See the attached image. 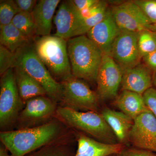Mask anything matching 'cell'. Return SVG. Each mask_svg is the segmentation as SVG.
Segmentation results:
<instances>
[{
    "label": "cell",
    "mask_w": 156,
    "mask_h": 156,
    "mask_svg": "<svg viewBox=\"0 0 156 156\" xmlns=\"http://www.w3.org/2000/svg\"><path fill=\"white\" fill-rule=\"evenodd\" d=\"M68 128L56 117L37 127L1 131L0 140L11 156H26L47 146L69 142Z\"/></svg>",
    "instance_id": "1"
},
{
    "label": "cell",
    "mask_w": 156,
    "mask_h": 156,
    "mask_svg": "<svg viewBox=\"0 0 156 156\" xmlns=\"http://www.w3.org/2000/svg\"><path fill=\"white\" fill-rule=\"evenodd\" d=\"M67 51L73 76L96 82L103 53L92 40L85 35L67 40Z\"/></svg>",
    "instance_id": "2"
},
{
    "label": "cell",
    "mask_w": 156,
    "mask_h": 156,
    "mask_svg": "<svg viewBox=\"0 0 156 156\" xmlns=\"http://www.w3.org/2000/svg\"><path fill=\"white\" fill-rule=\"evenodd\" d=\"M33 41L37 55L55 80L61 83L73 76L67 40L50 35L36 37Z\"/></svg>",
    "instance_id": "3"
},
{
    "label": "cell",
    "mask_w": 156,
    "mask_h": 156,
    "mask_svg": "<svg viewBox=\"0 0 156 156\" xmlns=\"http://www.w3.org/2000/svg\"><path fill=\"white\" fill-rule=\"evenodd\" d=\"M56 117L67 127L89 134L98 141L110 144L119 143L102 115L97 112L77 111L59 106Z\"/></svg>",
    "instance_id": "4"
},
{
    "label": "cell",
    "mask_w": 156,
    "mask_h": 156,
    "mask_svg": "<svg viewBox=\"0 0 156 156\" xmlns=\"http://www.w3.org/2000/svg\"><path fill=\"white\" fill-rule=\"evenodd\" d=\"M14 54L17 65L22 67L41 85L48 97L57 104L60 103L62 98L61 84L53 78L37 55L33 41L19 48Z\"/></svg>",
    "instance_id": "5"
},
{
    "label": "cell",
    "mask_w": 156,
    "mask_h": 156,
    "mask_svg": "<svg viewBox=\"0 0 156 156\" xmlns=\"http://www.w3.org/2000/svg\"><path fill=\"white\" fill-rule=\"evenodd\" d=\"M0 80V128L1 131H10L15 126L25 104L20 95L14 69L1 76Z\"/></svg>",
    "instance_id": "6"
},
{
    "label": "cell",
    "mask_w": 156,
    "mask_h": 156,
    "mask_svg": "<svg viewBox=\"0 0 156 156\" xmlns=\"http://www.w3.org/2000/svg\"><path fill=\"white\" fill-rule=\"evenodd\" d=\"M60 83L62 89L60 106L77 111L98 112L99 98L87 83L73 76Z\"/></svg>",
    "instance_id": "7"
},
{
    "label": "cell",
    "mask_w": 156,
    "mask_h": 156,
    "mask_svg": "<svg viewBox=\"0 0 156 156\" xmlns=\"http://www.w3.org/2000/svg\"><path fill=\"white\" fill-rule=\"evenodd\" d=\"M57 105L47 96L27 100L17 119V129L35 127L51 121L56 117Z\"/></svg>",
    "instance_id": "8"
},
{
    "label": "cell",
    "mask_w": 156,
    "mask_h": 156,
    "mask_svg": "<svg viewBox=\"0 0 156 156\" xmlns=\"http://www.w3.org/2000/svg\"><path fill=\"white\" fill-rule=\"evenodd\" d=\"M139 33L120 30L113 45L110 56L123 71L140 64L138 46Z\"/></svg>",
    "instance_id": "9"
},
{
    "label": "cell",
    "mask_w": 156,
    "mask_h": 156,
    "mask_svg": "<svg viewBox=\"0 0 156 156\" xmlns=\"http://www.w3.org/2000/svg\"><path fill=\"white\" fill-rule=\"evenodd\" d=\"M123 74L122 69L112 57L104 54L96 80L99 99L106 101L117 97Z\"/></svg>",
    "instance_id": "10"
},
{
    "label": "cell",
    "mask_w": 156,
    "mask_h": 156,
    "mask_svg": "<svg viewBox=\"0 0 156 156\" xmlns=\"http://www.w3.org/2000/svg\"><path fill=\"white\" fill-rule=\"evenodd\" d=\"M112 13L121 30L139 33L151 30L153 24L134 1L123 2L113 6Z\"/></svg>",
    "instance_id": "11"
},
{
    "label": "cell",
    "mask_w": 156,
    "mask_h": 156,
    "mask_svg": "<svg viewBox=\"0 0 156 156\" xmlns=\"http://www.w3.org/2000/svg\"><path fill=\"white\" fill-rule=\"evenodd\" d=\"M129 141L136 148L156 154V118L150 111L134 119Z\"/></svg>",
    "instance_id": "12"
},
{
    "label": "cell",
    "mask_w": 156,
    "mask_h": 156,
    "mask_svg": "<svg viewBox=\"0 0 156 156\" xmlns=\"http://www.w3.org/2000/svg\"><path fill=\"white\" fill-rule=\"evenodd\" d=\"M83 17L71 1H64L59 5L54 18L56 27L54 35L66 40L76 37L83 22Z\"/></svg>",
    "instance_id": "13"
},
{
    "label": "cell",
    "mask_w": 156,
    "mask_h": 156,
    "mask_svg": "<svg viewBox=\"0 0 156 156\" xmlns=\"http://www.w3.org/2000/svg\"><path fill=\"white\" fill-rule=\"evenodd\" d=\"M120 30L111 9L108 8L102 21L91 29L87 33V36L97 45L103 54L110 56L113 45Z\"/></svg>",
    "instance_id": "14"
},
{
    "label": "cell",
    "mask_w": 156,
    "mask_h": 156,
    "mask_svg": "<svg viewBox=\"0 0 156 156\" xmlns=\"http://www.w3.org/2000/svg\"><path fill=\"white\" fill-rule=\"evenodd\" d=\"M152 72L145 64L140 63L124 71L121 83L122 90L143 95L153 85L154 76Z\"/></svg>",
    "instance_id": "15"
},
{
    "label": "cell",
    "mask_w": 156,
    "mask_h": 156,
    "mask_svg": "<svg viewBox=\"0 0 156 156\" xmlns=\"http://www.w3.org/2000/svg\"><path fill=\"white\" fill-rule=\"evenodd\" d=\"M78 147L74 156H108L121 154L125 149L121 144H110L80 134L77 136Z\"/></svg>",
    "instance_id": "16"
},
{
    "label": "cell",
    "mask_w": 156,
    "mask_h": 156,
    "mask_svg": "<svg viewBox=\"0 0 156 156\" xmlns=\"http://www.w3.org/2000/svg\"><path fill=\"white\" fill-rule=\"evenodd\" d=\"M60 2V0H41L37 2L31 13L37 36L50 35L54 14Z\"/></svg>",
    "instance_id": "17"
},
{
    "label": "cell",
    "mask_w": 156,
    "mask_h": 156,
    "mask_svg": "<svg viewBox=\"0 0 156 156\" xmlns=\"http://www.w3.org/2000/svg\"><path fill=\"white\" fill-rule=\"evenodd\" d=\"M101 115L112 129L119 143L124 145L129 141L134 120L122 112L105 108Z\"/></svg>",
    "instance_id": "18"
},
{
    "label": "cell",
    "mask_w": 156,
    "mask_h": 156,
    "mask_svg": "<svg viewBox=\"0 0 156 156\" xmlns=\"http://www.w3.org/2000/svg\"><path fill=\"white\" fill-rule=\"evenodd\" d=\"M14 69L17 89L24 104L27 100L33 98L47 96L46 91L41 85L22 67L17 65Z\"/></svg>",
    "instance_id": "19"
},
{
    "label": "cell",
    "mask_w": 156,
    "mask_h": 156,
    "mask_svg": "<svg viewBox=\"0 0 156 156\" xmlns=\"http://www.w3.org/2000/svg\"><path fill=\"white\" fill-rule=\"evenodd\" d=\"M115 104L121 112L133 120L150 111L146 105L143 95L127 90H122L116 97Z\"/></svg>",
    "instance_id": "20"
},
{
    "label": "cell",
    "mask_w": 156,
    "mask_h": 156,
    "mask_svg": "<svg viewBox=\"0 0 156 156\" xmlns=\"http://www.w3.org/2000/svg\"><path fill=\"white\" fill-rule=\"evenodd\" d=\"M32 41L23 35L12 23L0 28V45L12 53H15L19 48Z\"/></svg>",
    "instance_id": "21"
},
{
    "label": "cell",
    "mask_w": 156,
    "mask_h": 156,
    "mask_svg": "<svg viewBox=\"0 0 156 156\" xmlns=\"http://www.w3.org/2000/svg\"><path fill=\"white\" fill-rule=\"evenodd\" d=\"M13 25L30 40L37 37L35 25L31 13L20 11L12 20Z\"/></svg>",
    "instance_id": "22"
},
{
    "label": "cell",
    "mask_w": 156,
    "mask_h": 156,
    "mask_svg": "<svg viewBox=\"0 0 156 156\" xmlns=\"http://www.w3.org/2000/svg\"><path fill=\"white\" fill-rule=\"evenodd\" d=\"M69 142L54 144L44 147L26 156H74Z\"/></svg>",
    "instance_id": "23"
},
{
    "label": "cell",
    "mask_w": 156,
    "mask_h": 156,
    "mask_svg": "<svg viewBox=\"0 0 156 156\" xmlns=\"http://www.w3.org/2000/svg\"><path fill=\"white\" fill-rule=\"evenodd\" d=\"M108 8V2L101 1L99 9L95 14L84 18L83 24L77 32L76 37L87 34L91 29L102 21L105 17Z\"/></svg>",
    "instance_id": "24"
},
{
    "label": "cell",
    "mask_w": 156,
    "mask_h": 156,
    "mask_svg": "<svg viewBox=\"0 0 156 156\" xmlns=\"http://www.w3.org/2000/svg\"><path fill=\"white\" fill-rule=\"evenodd\" d=\"M138 49L141 58L156 50V33L149 30L139 32Z\"/></svg>",
    "instance_id": "25"
},
{
    "label": "cell",
    "mask_w": 156,
    "mask_h": 156,
    "mask_svg": "<svg viewBox=\"0 0 156 156\" xmlns=\"http://www.w3.org/2000/svg\"><path fill=\"white\" fill-rule=\"evenodd\" d=\"M20 11L12 0L1 1L0 2V28L12 23L15 15Z\"/></svg>",
    "instance_id": "26"
},
{
    "label": "cell",
    "mask_w": 156,
    "mask_h": 156,
    "mask_svg": "<svg viewBox=\"0 0 156 156\" xmlns=\"http://www.w3.org/2000/svg\"><path fill=\"white\" fill-rule=\"evenodd\" d=\"M17 65L15 54L0 45V74L2 75L7 71L14 69Z\"/></svg>",
    "instance_id": "27"
},
{
    "label": "cell",
    "mask_w": 156,
    "mask_h": 156,
    "mask_svg": "<svg viewBox=\"0 0 156 156\" xmlns=\"http://www.w3.org/2000/svg\"><path fill=\"white\" fill-rule=\"evenodd\" d=\"M154 25H156V0L134 1Z\"/></svg>",
    "instance_id": "28"
},
{
    "label": "cell",
    "mask_w": 156,
    "mask_h": 156,
    "mask_svg": "<svg viewBox=\"0 0 156 156\" xmlns=\"http://www.w3.org/2000/svg\"><path fill=\"white\" fill-rule=\"evenodd\" d=\"M146 105L156 118V89L151 87L148 89L143 95Z\"/></svg>",
    "instance_id": "29"
},
{
    "label": "cell",
    "mask_w": 156,
    "mask_h": 156,
    "mask_svg": "<svg viewBox=\"0 0 156 156\" xmlns=\"http://www.w3.org/2000/svg\"><path fill=\"white\" fill-rule=\"evenodd\" d=\"M121 156H156L153 152L134 148H125L121 153Z\"/></svg>",
    "instance_id": "30"
},
{
    "label": "cell",
    "mask_w": 156,
    "mask_h": 156,
    "mask_svg": "<svg viewBox=\"0 0 156 156\" xmlns=\"http://www.w3.org/2000/svg\"><path fill=\"white\" fill-rule=\"evenodd\" d=\"M14 1L20 11L31 13L37 3L35 0H16Z\"/></svg>",
    "instance_id": "31"
},
{
    "label": "cell",
    "mask_w": 156,
    "mask_h": 156,
    "mask_svg": "<svg viewBox=\"0 0 156 156\" xmlns=\"http://www.w3.org/2000/svg\"><path fill=\"white\" fill-rule=\"evenodd\" d=\"M100 0H73L71 1L77 9L80 11L91 8Z\"/></svg>",
    "instance_id": "32"
},
{
    "label": "cell",
    "mask_w": 156,
    "mask_h": 156,
    "mask_svg": "<svg viewBox=\"0 0 156 156\" xmlns=\"http://www.w3.org/2000/svg\"><path fill=\"white\" fill-rule=\"evenodd\" d=\"M144 64L154 72H156V50L142 58Z\"/></svg>",
    "instance_id": "33"
},
{
    "label": "cell",
    "mask_w": 156,
    "mask_h": 156,
    "mask_svg": "<svg viewBox=\"0 0 156 156\" xmlns=\"http://www.w3.org/2000/svg\"><path fill=\"white\" fill-rule=\"evenodd\" d=\"M9 151L2 144L0 145V156H11Z\"/></svg>",
    "instance_id": "34"
},
{
    "label": "cell",
    "mask_w": 156,
    "mask_h": 156,
    "mask_svg": "<svg viewBox=\"0 0 156 156\" xmlns=\"http://www.w3.org/2000/svg\"><path fill=\"white\" fill-rule=\"evenodd\" d=\"M153 85L155 87L156 89V72L154 75L153 78Z\"/></svg>",
    "instance_id": "35"
},
{
    "label": "cell",
    "mask_w": 156,
    "mask_h": 156,
    "mask_svg": "<svg viewBox=\"0 0 156 156\" xmlns=\"http://www.w3.org/2000/svg\"><path fill=\"white\" fill-rule=\"evenodd\" d=\"M151 30L155 32L156 33V25H154L153 24L151 28Z\"/></svg>",
    "instance_id": "36"
},
{
    "label": "cell",
    "mask_w": 156,
    "mask_h": 156,
    "mask_svg": "<svg viewBox=\"0 0 156 156\" xmlns=\"http://www.w3.org/2000/svg\"><path fill=\"white\" fill-rule=\"evenodd\" d=\"M108 156H121V154H115Z\"/></svg>",
    "instance_id": "37"
}]
</instances>
